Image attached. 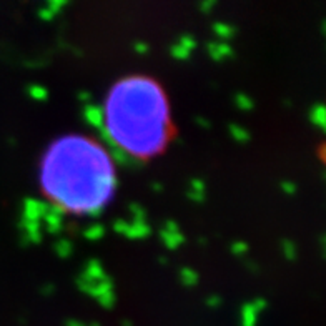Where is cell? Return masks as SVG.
Listing matches in <instances>:
<instances>
[{
    "instance_id": "1",
    "label": "cell",
    "mask_w": 326,
    "mask_h": 326,
    "mask_svg": "<svg viewBox=\"0 0 326 326\" xmlns=\"http://www.w3.org/2000/svg\"><path fill=\"white\" fill-rule=\"evenodd\" d=\"M45 195L70 213H96L115 188V167L92 138L67 135L47 150L40 167Z\"/></svg>"
},
{
    "instance_id": "2",
    "label": "cell",
    "mask_w": 326,
    "mask_h": 326,
    "mask_svg": "<svg viewBox=\"0 0 326 326\" xmlns=\"http://www.w3.org/2000/svg\"><path fill=\"white\" fill-rule=\"evenodd\" d=\"M108 137L118 148L137 158H148L168 140V104L152 78L130 77L113 85L104 108Z\"/></svg>"
}]
</instances>
